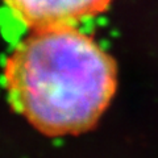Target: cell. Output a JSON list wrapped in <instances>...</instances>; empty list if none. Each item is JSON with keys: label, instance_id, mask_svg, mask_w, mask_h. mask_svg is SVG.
Returning a JSON list of instances; mask_svg holds the SVG:
<instances>
[{"label": "cell", "instance_id": "obj_1", "mask_svg": "<svg viewBox=\"0 0 158 158\" xmlns=\"http://www.w3.org/2000/svg\"><path fill=\"white\" fill-rule=\"evenodd\" d=\"M4 81L15 111L46 136L95 127L117 88L113 58L74 27L32 31L7 58Z\"/></svg>", "mask_w": 158, "mask_h": 158}, {"label": "cell", "instance_id": "obj_2", "mask_svg": "<svg viewBox=\"0 0 158 158\" xmlns=\"http://www.w3.org/2000/svg\"><path fill=\"white\" fill-rule=\"evenodd\" d=\"M12 16L32 31L74 27L100 15L112 0H4Z\"/></svg>", "mask_w": 158, "mask_h": 158}]
</instances>
